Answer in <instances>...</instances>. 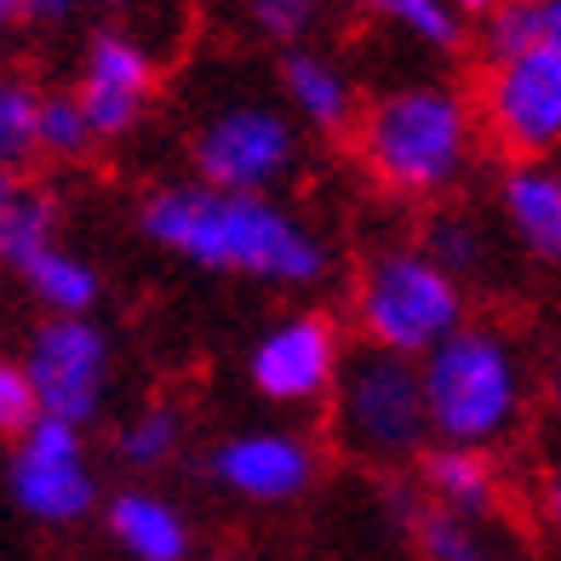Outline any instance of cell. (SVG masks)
Returning a JSON list of instances; mask_svg holds the SVG:
<instances>
[{"mask_svg": "<svg viewBox=\"0 0 561 561\" xmlns=\"http://www.w3.org/2000/svg\"><path fill=\"white\" fill-rule=\"evenodd\" d=\"M304 167V133L275 104V92L229 87L207 98L184 126V172L213 190L275 195Z\"/></svg>", "mask_w": 561, "mask_h": 561, "instance_id": "obj_6", "label": "cell"}, {"mask_svg": "<svg viewBox=\"0 0 561 561\" xmlns=\"http://www.w3.org/2000/svg\"><path fill=\"white\" fill-rule=\"evenodd\" d=\"M533 504H539V516L561 533V419H556V430H550L545 447H539V470H533Z\"/></svg>", "mask_w": 561, "mask_h": 561, "instance_id": "obj_27", "label": "cell"}, {"mask_svg": "<svg viewBox=\"0 0 561 561\" xmlns=\"http://www.w3.org/2000/svg\"><path fill=\"white\" fill-rule=\"evenodd\" d=\"M35 419H41V407H35L30 367H23V355H18V350H0V436L18 442Z\"/></svg>", "mask_w": 561, "mask_h": 561, "instance_id": "obj_26", "label": "cell"}, {"mask_svg": "<svg viewBox=\"0 0 561 561\" xmlns=\"http://www.w3.org/2000/svg\"><path fill=\"white\" fill-rule=\"evenodd\" d=\"M419 378L430 447L499 453L527 430L533 396H539V367H533L522 333L493 316H470L453 339H442L419 362Z\"/></svg>", "mask_w": 561, "mask_h": 561, "instance_id": "obj_3", "label": "cell"}, {"mask_svg": "<svg viewBox=\"0 0 561 561\" xmlns=\"http://www.w3.org/2000/svg\"><path fill=\"white\" fill-rule=\"evenodd\" d=\"M104 533L126 561H195V522L156 481H126L104 504Z\"/></svg>", "mask_w": 561, "mask_h": 561, "instance_id": "obj_15", "label": "cell"}, {"mask_svg": "<svg viewBox=\"0 0 561 561\" xmlns=\"http://www.w3.org/2000/svg\"><path fill=\"white\" fill-rule=\"evenodd\" d=\"M190 447V413L178 401H138L133 413H121L115 430H110V453L126 476H161L172 470Z\"/></svg>", "mask_w": 561, "mask_h": 561, "instance_id": "obj_19", "label": "cell"}, {"mask_svg": "<svg viewBox=\"0 0 561 561\" xmlns=\"http://www.w3.org/2000/svg\"><path fill=\"white\" fill-rule=\"evenodd\" d=\"M81 7H87V0H18L23 23H69Z\"/></svg>", "mask_w": 561, "mask_h": 561, "instance_id": "obj_29", "label": "cell"}, {"mask_svg": "<svg viewBox=\"0 0 561 561\" xmlns=\"http://www.w3.org/2000/svg\"><path fill=\"white\" fill-rule=\"evenodd\" d=\"M350 161L396 207H442L476 178L481 167V121L470 87L447 75H401L362 98V115L350 126Z\"/></svg>", "mask_w": 561, "mask_h": 561, "instance_id": "obj_2", "label": "cell"}, {"mask_svg": "<svg viewBox=\"0 0 561 561\" xmlns=\"http://www.w3.org/2000/svg\"><path fill=\"white\" fill-rule=\"evenodd\" d=\"M499 236L527 264L561 270V156L550 161H504L493 178Z\"/></svg>", "mask_w": 561, "mask_h": 561, "instance_id": "obj_14", "label": "cell"}, {"mask_svg": "<svg viewBox=\"0 0 561 561\" xmlns=\"http://www.w3.org/2000/svg\"><path fill=\"white\" fill-rule=\"evenodd\" d=\"M98 7H126V0H98Z\"/></svg>", "mask_w": 561, "mask_h": 561, "instance_id": "obj_34", "label": "cell"}, {"mask_svg": "<svg viewBox=\"0 0 561 561\" xmlns=\"http://www.w3.org/2000/svg\"><path fill=\"white\" fill-rule=\"evenodd\" d=\"M419 499L430 510H453L470 522H499L504 510V470L493 453H470V447H430L419 465Z\"/></svg>", "mask_w": 561, "mask_h": 561, "instance_id": "obj_16", "label": "cell"}, {"mask_svg": "<svg viewBox=\"0 0 561 561\" xmlns=\"http://www.w3.org/2000/svg\"><path fill=\"white\" fill-rule=\"evenodd\" d=\"M344 7L355 18L378 23V30H390L396 41L430 53V58H453L458 46H465V35H470V23L458 18L447 0H344Z\"/></svg>", "mask_w": 561, "mask_h": 561, "instance_id": "obj_21", "label": "cell"}, {"mask_svg": "<svg viewBox=\"0 0 561 561\" xmlns=\"http://www.w3.org/2000/svg\"><path fill=\"white\" fill-rule=\"evenodd\" d=\"M447 7H453L458 18H465V23H481V18H488V12H499L504 0H447Z\"/></svg>", "mask_w": 561, "mask_h": 561, "instance_id": "obj_31", "label": "cell"}, {"mask_svg": "<svg viewBox=\"0 0 561 561\" xmlns=\"http://www.w3.org/2000/svg\"><path fill=\"white\" fill-rule=\"evenodd\" d=\"M18 355L30 367L41 419L75 430L104 424L115 401V339L98 316H41Z\"/></svg>", "mask_w": 561, "mask_h": 561, "instance_id": "obj_9", "label": "cell"}, {"mask_svg": "<svg viewBox=\"0 0 561 561\" xmlns=\"http://www.w3.org/2000/svg\"><path fill=\"white\" fill-rule=\"evenodd\" d=\"M339 0H241V18H247V35L287 53V46H304L327 30Z\"/></svg>", "mask_w": 561, "mask_h": 561, "instance_id": "obj_25", "label": "cell"}, {"mask_svg": "<svg viewBox=\"0 0 561 561\" xmlns=\"http://www.w3.org/2000/svg\"><path fill=\"white\" fill-rule=\"evenodd\" d=\"M18 280H23V293L35 298L41 316H98L104 310V293H110L104 270H98L87 252L64 247V241L35 252V259L18 270Z\"/></svg>", "mask_w": 561, "mask_h": 561, "instance_id": "obj_20", "label": "cell"}, {"mask_svg": "<svg viewBox=\"0 0 561 561\" xmlns=\"http://www.w3.org/2000/svg\"><path fill=\"white\" fill-rule=\"evenodd\" d=\"M133 224L161 259L264 293H316L339 270L333 236L287 195L213 190L190 172L149 184Z\"/></svg>", "mask_w": 561, "mask_h": 561, "instance_id": "obj_1", "label": "cell"}, {"mask_svg": "<svg viewBox=\"0 0 561 561\" xmlns=\"http://www.w3.org/2000/svg\"><path fill=\"white\" fill-rule=\"evenodd\" d=\"M41 81L0 64V172L35 167V121H41Z\"/></svg>", "mask_w": 561, "mask_h": 561, "instance_id": "obj_24", "label": "cell"}, {"mask_svg": "<svg viewBox=\"0 0 561 561\" xmlns=\"http://www.w3.org/2000/svg\"><path fill=\"white\" fill-rule=\"evenodd\" d=\"M64 236V201L35 172H0V270H23Z\"/></svg>", "mask_w": 561, "mask_h": 561, "instance_id": "obj_17", "label": "cell"}, {"mask_svg": "<svg viewBox=\"0 0 561 561\" xmlns=\"http://www.w3.org/2000/svg\"><path fill=\"white\" fill-rule=\"evenodd\" d=\"M419 561H499V539H493V522H470V516H453V510H419L413 527H407Z\"/></svg>", "mask_w": 561, "mask_h": 561, "instance_id": "obj_23", "label": "cell"}, {"mask_svg": "<svg viewBox=\"0 0 561 561\" xmlns=\"http://www.w3.org/2000/svg\"><path fill=\"white\" fill-rule=\"evenodd\" d=\"M527 23H533V46L561 53V0H527Z\"/></svg>", "mask_w": 561, "mask_h": 561, "instance_id": "obj_28", "label": "cell"}, {"mask_svg": "<svg viewBox=\"0 0 561 561\" xmlns=\"http://www.w3.org/2000/svg\"><path fill=\"white\" fill-rule=\"evenodd\" d=\"M344 362H350L344 316L321 310V304H287L252 333L241 373L247 390L275 413H310V407H327Z\"/></svg>", "mask_w": 561, "mask_h": 561, "instance_id": "obj_7", "label": "cell"}, {"mask_svg": "<svg viewBox=\"0 0 561 561\" xmlns=\"http://www.w3.org/2000/svg\"><path fill=\"white\" fill-rule=\"evenodd\" d=\"M7 493L12 510L35 527H81L104 504V481L92 465L87 430L35 419L23 436L7 447Z\"/></svg>", "mask_w": 561, "mask_h": 561, "instance_id": "obj_11", "label": "cell"}, {"mask_svg": "<svg viewBox=\"0 0 561 561\" xmlns=\"http://www.w3.org/2000/svg\"><path fill=\"white\" fill-rule=\"evenodd\" d=\"M539 385H545V401L556 407V419H561V339H556V350L545 355V367H539Z\"/></svg>", "mask_w": 561, "mask_h": 561, "instance_id": "obj_30", "label": "cell"}, {"mask_svg": "<svg viewBox=\"0 0 561 561\" xmlns=\"http://www.w3.org/2000/svg\"><path fill=\"white\" fill-rule=\"evenodd\" d=\"M470 316V287L453 280L419 241H378L344 287V327L355 344L407 362H424Z\"/></svg>", "mask_w": 561, "mask_h": 561, "instance_id": "obj_4", "label": "cell"}, {"mask_svg": "<svg viewBox=\"0 0 561 561\" xmlns=\"http://www.w3.org/2000/svg\"><path fill=\"white\" fill-rule=\"evenodd\" d=\"M207 561H252V556H241V550H218V556H207Z\"/></svg>", "mask_w": 561, "mask_h": 561, "instance_id": "obj_33", "label": "cell"}, {"mask_svg": "<svg viewBox=\"0 0 561 561\" xmlns=\"http://www.w3.org/2000/svg\"><path fill=\"white\" fill-rule=\"evenodd\" d=\"M327 436L367 470H413L430 453V413H424V378L419 362L385 350H350L333 396H327Z\"/></svg>", "mask_w": 561, "mask_h": 561, "instance_id": "obj_5", "label": "cell"}, {"mask_svg": "<svg viewBox=\"0 0 561 561\" xmlns=\"http://www.w3.org/2000/svg\"><path fill=\"white\" fill-rule=\"evenodd\" d=\"M207 488L241 510H293L327 476V447L298 424H236L201 453Z\"/></svg>", "mask_w": 561, "mask_h": 561, "instance_id": "obj_8", "label": "cell"}, {"mask_svg": "<svg viewBox=\"0 0 561 561\" xmlns=\"http://www.w3.org/2000/svg\"><path fill=\"white\" fill-rule=\"evenodd\" d=\"M430 259H436L453 280H465V287H481V280H493L499 270V241L488 229V218H476L470 207H458V201H442V207H430L419 218V236H413Z\"/></svg>", "mask_w": 561, "mask_h": 561, "instance_id": "obj_18", "label": "cell"}, {"mask_svg": "<svg viewBox=\"0 0 561 561\" xmlns=\"http://www.w3.org/2000/svg\"><path fill=\"white\" fill-rule=\"evenodd\" d=\"M98 133L87 110L75 104L69 87H46L41 92V121H35V161H53V167H81L98 156Z\"/></svg>", "mask_w": 561, "mask_h": 561, "instance_id": "obj_22", "label": "cell"}, {"mask_svg": "<svg viewBox=\"0 0 561 561\" xmlns=\"http://www.w3.org/2000/svg\"><path fill=\"white\" fill-rule=\"evenodd\" d=\"M481 138L504 161H550L561 156V53L522 46L481 64V81L470 92Z\"/></svg>", "mask_w": 561, "mask_h": 561, "instance_id": "obj_10", "label": "cell"}, {"mask_svg": "<svg viewBox=\"0 0 561 561\" xmlns=\"http://www.w3.org/2000/svg\"><path fill=\"white\" fill-rule=\"evenodd\" d=\"M23 23V12H18V0H0V35H12Z\"/></svg>", "mask_w": 561, "mask_h": 561, "instance_id": "obj_32", "label": "cell"}, {"mask_svg": "<svg viewBox=\"0 0 561 561\" xmlns=\"http://www.w3.org/2000/svg\"><path fill=\"white\" fill-rule=\"evenodd\" d=\"M75 104L87 110L98 144H121L149 121L161 98V53L156 41L126 30V23H98L75 64Z\"/></svg>", "mask_w": 561, "mask_h": 561, "instance_id": "obj_12", "label": "cell"}, {"mask_svg": "<svg viewBox=\"0 0 561 561\" xmlns=\"http://www.w3.org/2000/svg\"><path fill=\"white\" fill-rule=\"evenodd\" d=\"M270 92L293 115V126L304 138H350L355 115H362V98H367V87L355 81V69L321 41L275 53Z\"/></svg>", "mask_w": 561, "mask_h": 561, "instance_id": "obj_13", "label": "cell"}]
</instances>
